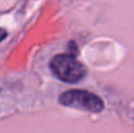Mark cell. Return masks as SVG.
Wrapping results in <instances>:
<instances>
[{"label": "cell", "instance_id": "7a4b0ae2", "mask_svg": "<svg viewBox=\"0 0 134 133\" xmlns=\"http://www.w3.org/2000/svg\"><path fill=\"white\" fill-rule=\"evenodd\" d=\"M59 102L63 106L89 112H100L104 108L103 100L96 94H92L86 90H68L60 95Z\"/></svg>", "mask_w": 134, "mask_h": 133}, {"label": "cell", "instance_id": "6da1fadb", "mask_svg": "<svg viewBox=\"0 0 134 133\" xmlns=\"http://www.w3.org/2000/svg\"><path fill=\"white\" fill-rule=\"evenodd\" d=\"M51 71L59 80L69 84L81 81L86 75L85 67L74 56L65 54L56 55L51 60Z\"/></svg>", "mask_w": 134, "mask_h": 133}, {"label": "cell", "instance_id": "3957f363", "mask_svg": "<svg viewBox=\"0 0 134 133\" xmlns=\"http://www.w3.org/2000/svg\"><path fill=\"white\" fill-rule=\"evenodd\" d=\"M5 37H7V33H5V30H4V29H0V41H3Z\"/></svg>", "mask_w": 134, "mask_h": 133}]
</instances>
